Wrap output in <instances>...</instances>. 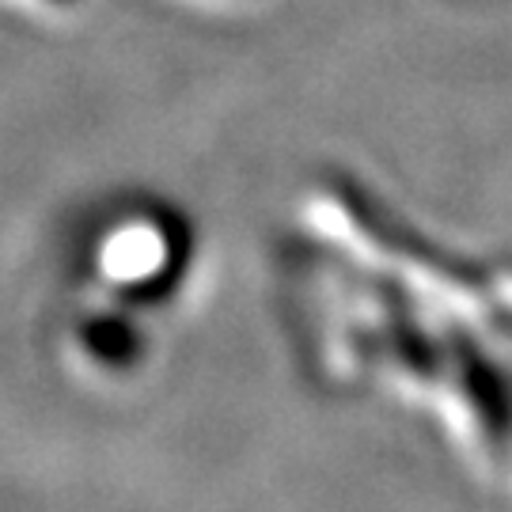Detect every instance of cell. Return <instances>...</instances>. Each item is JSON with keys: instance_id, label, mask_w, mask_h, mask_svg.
Listing matches in <instances>:
<instances>
[{"instance_id": "2", "label": "cell", "mask_w": 512, "mask_h": 512, "mask_svg": "<svg viewBox=\"0 0 512 512\" xmlns=\"http://www.w3.org/2000/svg\"><path fill=\"white\" fill-rule=\"evenodd\" d=\"M61 4H65V0H61Z\"/></svg>"}, {"instance_id": "1", "label": "cell", "mask_w": 512, "mask_h": 512, "mask_svg": "<svg viewBox=\"0 0 512 512\" xmlns=\"http://www.w3.org/2000/svg\"><path fill=\"white\" fill-rule=\"evenodd\" d=\"M84 338H88V349H92V357L99 361H107V365H133L137 361V353H141V338H137V330L122 323V319H92L88 327H84Z\"/></svg>"}]
</instances>
